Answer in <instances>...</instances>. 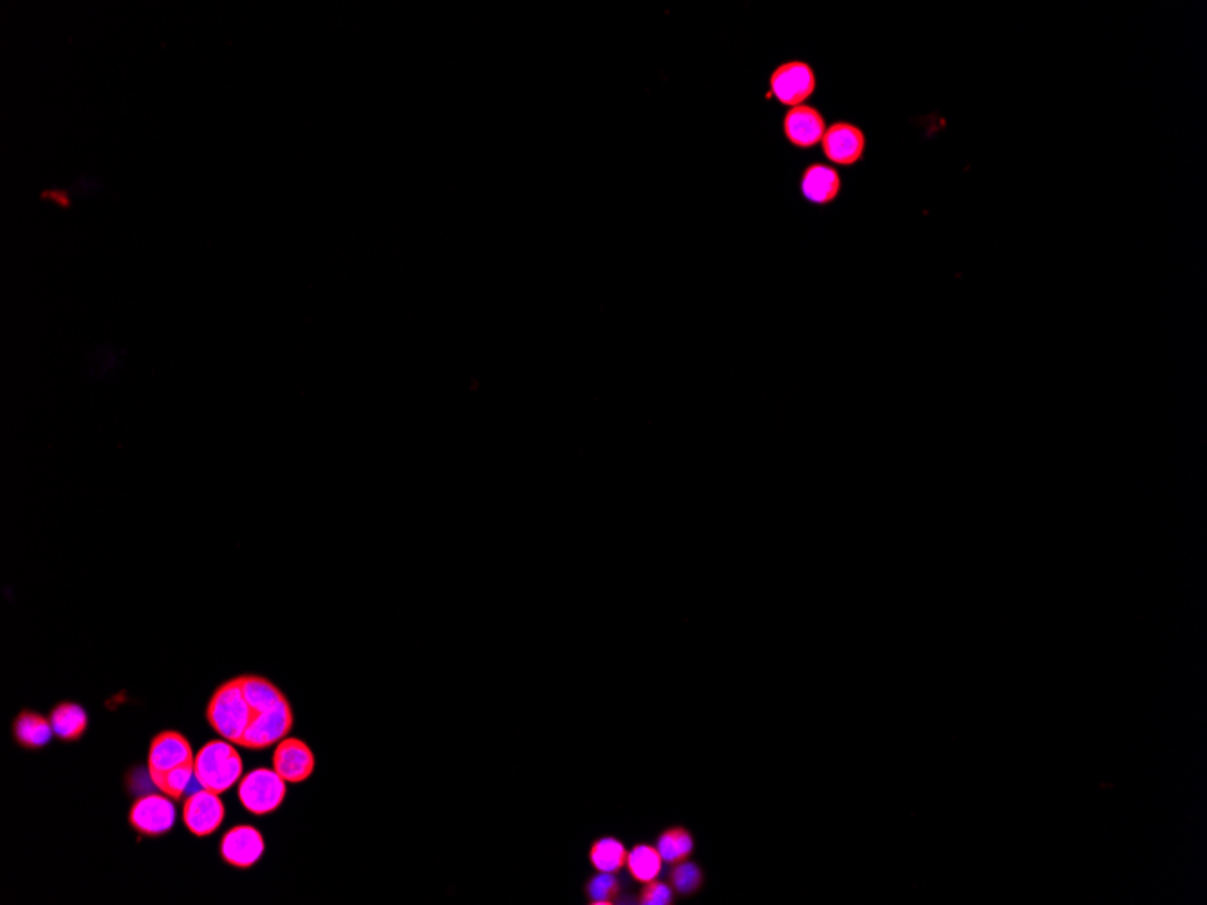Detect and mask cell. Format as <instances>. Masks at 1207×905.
<instances>
[{
	"mask_svg": "<svg viewBox=\"0 0 1207 905\" xmlns=\"http://www.w3.org/2000/svg\"><path fill=\"white\" fill-rule=\"evenodd\" d=\"M207 719L221 738L230 743L241 744L251 724V708L246 702L241 677L223 683L214 692V696L210 697Z\"/></svg>",
	"mask_w": 1207,
	"mask_h": 905,
	"instance_id": "6da1fadb",
	"label": "cell"
},
{
	"mask_svg": "<svg viewBox=\"0 0 1207 905\" xmlns=\"http://www.w3.org/2000/svg\"><path fill=\"white\" fill-rule=\"evenodd\" d=\"M199 786L212 794H224L243 777V760L230 741H210L194 760Z\"/></svg>",
	"mask_w": 1207,
	"mask_h": 905,
	"instance_id": "7a4b0ae2",
	"label": "cell"
},
{
	"mask_svg": "<svg viewBox=\"0 0 1207 905\" xmlns=\"http://www.w3.org/2000/svg\"><path fill=\"white\" fill-rule=\"evenodd\" d=\"M288 783L276 771L256 768L239 783L241 804L257 818L277 812L286 801Z\"/></svg>",
	"mask_w": 1207,
	"mask_h": 905,
	"instance_id": "3957f363",
	"label": "cell"
},
{
	"mask_svg": "<svg viewBox=\"0 0 1207 905\" xmlns=\"http://www.w3.org/2000/svg\"><path fill=\"white\" fill-rule=\"evenodd\" d=\"M293 724L295 718H293L292 705L286 697L276 707L251 719L241 747L250 750L270 749L271 744H279L282 739L288 738V733L292 732Z\"/></svg>",
	"mask_w": 1207,
	"mask_h": 905,
	"instance_id": "277c9868",
	"label": "cell"
},
{
	"mask_svg": "<svg viewBox=\"0 0 1207 905\" xmlns=\"http://www.w3.org/2000/svg\"><path fill=\"white\" fill-rule=\"evenodd\" d=\"M816 91V73L807 62L792 60L772 73L771 93L786 107L805 105Z\"/></svg>",
	"mask_w": 1207,
	"mask_h": 905,
	"instance_id": "5b68a950",
	"label": "cell"
},
{
	"mask_svg": "<svg viewBox=\"0 0 1207 905\" xmlns=\"http://www.w3.org/2000/svg\"><path fill=\"white\" fill-rule=\"evenodd\" d=\"M130 826L145 837H160L171 832L176 822V807L168 796H145L132 804Z\"/></svg>",
	"mask_w": 1207,
	"mask_h": 905,
	"instance_id": "8992f818",
	"label": "cell"
},
{
	"mask_svg": "<svg viewBox=\"0 0 1207 905\" xmlns=\"http://www.w3.org/2000/svg\"><path fill=\"white\" fill-rule=\"evenodd\" d=\"M821 145L828 162L841 167H852L863 160L866 136L859 127L852 126L848 121H837L827 127Z\"/></svg>",
	"mask_w": 1207,
	"mask_h": 905,
	"instance_id": "52a82bcc",
	"label": "cell"
},
{
	"mask_svg": "<svg viewBox=\"0 0 1207 905\" xmlns=\"http://www.w3.org/2000/svg\"><path fill=\"white\" fill-rule=\"evenodd\" d=\"M224 821V804L218 794L199 790L183 807V822L196 837H209Z\"/></svg>",
	"mask_w": 1207,
	"mask_h": 905,
	"instance_id": "ba28073f",
	"label": "cell"
},
{
	"mask_svg": "<svg viewBox=\"0 0 1207 905\" xmlns=\"http://www.w3.org/2000/svg\"><path fill=\"white\" fill-rule=\"evenodd\" d=\"M317 760L307 743L295 738H284L273 752V771L292 785L309 779Z\"/></svg>",
	"mask_w": 1207,
	"mask_h": 905,
	"instance_id": "9c48e42d",
	"label": "cell"
},
{
	"mask_svg": "<svg viewBox=\"0 0 1207 905\" xmlns=\"http://www.w3.org/2000/svg\"><path fill=\"white\" fill-rule=\"evenodd\" d=\"M265 854V838L254 826H235L224 833L221 841V857L224 862L237 869H250Z\"/></svg>",
	"mask_w": 1207,
	"mask_h": 905,
	"instance_id": "30bf717a",
	"label": "cell"
},
{
	"mask_svg": "<svg viewBox=\"0 0 1207 905\" xmlns=\"http://www.w3.org/2000/svg\"><path fill=\"white\" fill-rule=\"evenodd\" d=\"M194 760L196 755L188 739L183 733L167 730L152 739L151 750H149V774L151 777L160 776L177 766L192 763Z\"/></svg>",
	"mask_w": 1207,
	"mask_h": 905,
	"instance_id": "8fae6325",
	"label": "cell"
},
{
	"mask_svg": "<svg viewBox=\"0 0 1207 905\" xmlns=\"http://www.w3.org/2000/svg\"><path fill=\"white\" fill-rule=\"evenodd\" d=\"M783 130L790 145L797 149H812L821 143L827 124L821 113L812 105H797L786 113Z\"/></svg>",
	"mask_w": 1207,
	"mask_h": 905,
	"instance_id": "7c38bea8",
	"label": "cell"
},
{
	"mask_svg": "<svg viewBox=\"0 0 1207 905\" xmlns=\"http://www.w3.org/2000/svg\"><path fill=\"white\" fill-rule=\"evenodd\" d=\"M801 192L810 203H832L841 192V176L835 168L813 163L802 174Z\"/></svg>",
	"mask_w": 1207,
	"mask_h": 905,
	"instance_id": "4fadbf2b",
	"label": "cell"
},
{
	"mask_svg": "<svg viewBox=\"0 0 1207 905\" xmlns=\"http://www.w3.org/2000/svg\"><path fill=\"white\" fill-rule=\"evenodd\" d=\"M52 732L58 739L74 743L87 730V713L77 703H60L49 714Z\"/></svg>",
	"mask_w": 1207,
	"mask_h": 905,
	"instance_id": "5bb4252c",
	"label": "cell"
},
{
	"mask_svg": "<svg viewBox=\"0 0 1207 905\" xmlns=\"http://www.w3.org/2000/svg\"><path fill=\"white\" fill-rule=\"evenodd\" d=\"M16 743L22 749H43L52 738V727L49 719L33 710H22L13 724Z\"/></svg>",
	"mask_w": 1207,
	"mask_h": 905,
	"instance_id": "9a60e30c",
	"label": "cell"
},
{
	"mask_svg": "<svg viewBox=\"0 0 1207 905\" xmlns=\"http://www.w3.org/2000/svg\"><path fill=\"white\" fill-rule=\"evenodd\" d=\"M243 682V692H245L246 702L251 708V719L259 716L265 710L276 707L282 700H286V694L277 687L276 683H271L270 680L260 677H241Z\"/></svg>",
	"mask_w": 1207,
	"mask_h": 905,
	"instance_id": "2e32d148",
	"label": "cell"
},
{
	"mask_svg": "<svg viewBox=\"0 0 1207 905\" xmlns=\"http://www.w3.org/2000/svg\"><path fill=\"white\" fill-rule=\"evenodd\" d=\"M589 860H591L597 871L617 873V871L624 868L628 851H625V846L620 843L619 838L602 837L595 841L594 846L589 849Z\"/></svg>",
	"mask_w": 1207,
	"mask_h": 905,
	"instance_id": "e0dca14e",
	"label": "cell"
},
{
	"mask_svg": "<svg viewBox=\"0 0 1207 905\" xmlns=\"http://www.w3.org/2000/svg\"><path fill=\"white\" fill-rule=\"evenodd\" d=\"M661 862H664V860H661L658 849L653 848V846H647V844H638V846H635V848L631 849L630 854H628V860H625L628 868H630V873L633 874V879H635L636 882H642V884H647V882L656 880V877H658L661 871Z\"/></svg>",
	"mask_w": 1207,
	"mask_h": 905,
	"instance_id": "ac0fdd59",
	"label": "cell"
},
{
	"mask_svg": "<svg viewBox=\"0 0 1207 905\" xmlns=\"http://www.w3.org/2000/svg\"><path fill=\"white\" fill-rule=\"evenodd\" d=\"M694 848V841H692L691 833L683 827H669L667 832L661 833L656 843V849L660 854L661 860L666 862H682L683 859H688Z\"/></svg>",
	"mask_w": 1207,
	"mask_h": 905,
	"instance_id": "d6986e66",
	"label": "cell"
},
{
	"mask_svg": "<svg viewBox=\"0 0 1207 905\" xmlns=\"http://www.w3.org/2000/svg\"><path fill=\"white\" fill-rule=\"evenodd\" d=\"M192 777H196L194 761L187 763V765L177 766L171 772H165V774H160V776L151 777V779L165 796L171 797V799H181Z\"/></svg>",
	"mask_w": 1207,
	"mask_h": 905,
	"instance_id": "ffe728a7",
	"label": "cell"
},
{
	"mask_svg": "<svg viewBox=\"0 0 1207 905\" xmlns=\"http://www.w3.org/2000/svg\"><path fill=\"white\" fill-rule=\"evenodd\" d=\"M619 879L613 873H604V871H599V874H595L594 879H589L586 884L589 904H613L614 898L619 896Z\"/></svg>",
	"mask_w": 1207,
	"mask_h": 905,
	"instance_id": "44dd1931",
	"label": "cell"
},
{
	"mask_svg": "<svg viewBox=\"0 0 1207 905\" xmlns=\"http://www.w3.org/2000/svg\"><path fill=\"white\" fill-rule=\"evenodd\" d=\"M671 884L678 893L691 895L702 885V871L696 863L682 862L672 869Z\"/></svg>",
	"mask_w": 1207,
	"mask_h": 905,
	"instance_id": "7402d4cb",
	"label": "cell"
},
{
	"mask_svg": "<svg viewBox=\"0 0 1207 905\" xmlns=\"http://www.w3.org/2000/svg\"><path fill=\"white\" fill-rule=\"evenodd\" d=\"M642 905H669L672 904V890L664 882H647L641 893Z\"/></svg>",
	"mask_w": 1207,
	"mask_h": 905,
	"instance_id": "603a6c76",
	"label": "cell"
}]
</instances>
